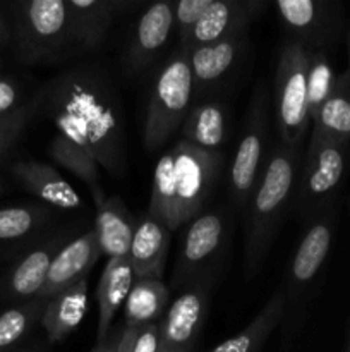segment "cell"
I'll return each mask as SVG.
<instances>
[{
  "instance_id": "2e32d148",
  "label": "cell",
  "mask_w": 350,
  "mask_h": 352,
  "mask_svg": "<svg viewBox=\"0 0 350 352\" xmlns=\"http://www.w3.org/2000/svg\"><path fill=\"white\" fill-rule=\"evenodd\" d=\"M102 256L103 253L100 250L95 227L82 232L81 236H75L55 256L38 299L55 298L65 289L81 282L82 278H88L89 272Z\"/></svg>"
},
{
  "instance_id": "f546056e",
  "label": "cell",
  "mask_w": 350,
  "mask_h": 352,
  "mask_svg": "<svg viewBox=\"0 0 350 352\" xmlns=\"http://www.w3.org/2000/svg\"><path fill=\"white\" fill-rule=\"evenodd\" d=\"M48 299H30L0 313V352L12 351L36 323H41Z\"/></svg>"
},
{
  "instance_id": "7a4b0ae2",
  "label": "cell",
  "mask_w": 350,
  "mask_h": 352,
  "mask_svg": "<svg viewBox=\"0 0 350 352\" xmlns=\"http://www.w3.org/2000/svg\"><path fill=\"white\" fill-rule=\"evenodd\" d=\"M225 167L223 151L180 140L158 158L148 213L172 234L208 208Z\"/></svg>"
},
{
  "instance_id": "6da1fadb",
  "label": "cell",
  "mask_w": 350,
  "mask_h": 352,
  "mask_svg": "<svg viewBox=\"0 0 350 352\" xmlns=\"http://www.w3.org/2000/svg\"><path fill=\"white\" fill-rule=\"evenodd\" d=\"M40 112L58 134L81 146L112 177L127 170L126 124L119 88L102 64L62 71L41 86Z\"/></svg>"
},
{
  "instance_id": "f1b7e54d",
  "label": "cell",
  "mask_w": 350,
  "mask_h": 352,
  "mask_svg": "<svg viewBox=\"0 0 350 352\" xmlns=\"http://www.w3.org/2000/svg\"><path fill=\"white\" fill-rule=\"evenodd\" d=\"M55 210L45 205H14L0 208V244L26 241L50 226Z\"/></svg>"
},
{
  "instance_id": "8fae6325",
  "label": "cell",
  "mask_w": 350,
  "mask_h": 352,
  "mask_svg": "<svg viewBox=\"0 0 350 352\" xmlns=\"http://www.w3.org/2000/svg\"><path fill=\"white\" fill-rule=\"evenodd\" d=\"M250 50L249 33H239L222 41L189 48L194 102L216 100L242 71Z\"/></svg>"
},
{
  "instance_id": "e575fe53",
  "label": "cell",
  "mask_w": 350,
  "mask_h": 352,
  "mask_svg": "<svg viewBox=\"0 0 350 352\" xmlns=\"http://www.w3.org/2000/svg\"><path fill=\"white\" fill-rule=\"evenodd\" d=\"M158 351V323L143 327L137 330L132 352H156Z\"/></svg>"
},
{
  "instance_id": "4fadbf2b",
  "label": "cell",
  "mask_w": 350,
  "mask_h": 352,
  "mask_svg": "<svg viewBox=\"0 0 350 352\" xmlns=\"http://www.w3.org/2000/svg\"><path fill=\"white\" fill-rule=\"evenodd\" d=\"M175 2L161 0L150 3L137 17L124 52V69L127 76L137 78L160 58L161 52L175 33Z\"/></svg>"
},
{
  "instance_id": "44dd1931",
  "label": "cell",
  "mask_w": 350,
  "mask_h": 352,
  "mask_svg": "<svg viewBox=\"0 0 350 352\" xmlns=\"http://www.w3.org/2000/svg\"><path fill=\"white\" fill-rule=\"evenodd\" d=\"M134 280L136 277H134L129 256L110 258L106 261L102 277H100L98 289H96V302H98L96 344L103 342L108 337L113 318H115L117 311L126 305Z\"/></svg>"
},
{
  "instance_id": "603a6c76",
  "label": "cell",
  "mask_w": 350,
  "mask_h": 352,
  "mask_svg": "<svg viewBox=\"0 0 350 352\" xmlns=\"http://www.w3.org/2000/svg\"><path fill=\"white\" fill-rule=\"evenodd\" d=\"M182 140L208 151H222L229 138V112L218 100L192 103L180 127Z\"/></svg>"
},
{
  "instance_id": "30bf717a",
  "label": "cell",
  "mask_w": 350,
  "mask_h": 352,
  "mask_svg": "<svg viewBox=\"0 0 350 352\" xmlns=\"http://www.w3.org/2000/svg\"><path fill=\"white\" fill-rule=\"evenodd\" d=\"M271 124V96L266 81H259L250 96L244 129L229 170L232 206L244 212L259 182L268 158V136Z\"/></svg>"
},
{
  "instance_id": "60d3db41",
  "label": "cell",
  "mask_w": 350,
  "mask_h": 352,
  "mask_svg": "<svg viewBox=\"0 0 350 352\" xmlns=\"http://www.w3.org/2000/svg\"><path fill=\"white\" fill-rule=\"evenodd\" d=\"M3 191V184H2V182H0V192H2Z\"/></svg>"
},
{
  "instance_id": "cb8c5ba5",
  "label": "cell",
  "mask_w": 350,
  "mask_h": 352,
  "mask_svg": "<svg viewBox=\"0 0 350 352\" xmlns=\"http://www.w3.org/2000/svg\"><path fill=\"white\" fill-rule=\"evenodd\" d=\"M88 278L47 301L41 327L50 344L64 342L81 325L88 309Z\"/></svg>"
},
{
  "instance_id": "b9f144b4",
  "label": "cell",
  "mask_w": 350,
  "mask_h": 352,
  "mask_svg": "<svg viewBox=\"0 0 350 352\" xmlns=\"http://www.w3.org/2000/svg\"><path fill=\"white\" fill-rule=\"evenodd\" d=\"M23 352H38L36 349H30V351H23Z\"/></svg>"
},
{
  "instance_id": "9a60e30c",
  "label": "cell",
  "mask_w": 350,
  "mask_h": 352,
  "mask_svg": "<svg viewBox=\"0 0 350 352\" xmlns=\"http://www.w3.org/2000/svg\"><path fill=\"white\" fill-rule=\"evenodd\" d=\"M72 234L74 227H62L26 251L7 272L3 278V294L19 302L38 298L55 256L69 241L74 239Z\"/></svg>"
},
{
  "instance_id": "8d00e7d4",
  "label": "cell",
  "mask_w": 350,
  "mask_h": 352,
  "mask_svg": "<svg viewBox=\"0 0 350 352\" xmlns=\"http://www.w3.org/2000/svg\"><path fill=\"white\" fill-rule=\"evenodd\" d=\"M120 332H122V327H120V329H117V330H113V332L110 330L108 337H106L103 342L95 344V347H93L91 352H113V351H115L117 342H119Z\"/></svg>"
},
{
  "instance_id": "4dcf8cb0",
  "label": "cell",
  "mask_w": 350,
  "mask_h": 352,
  "mask_svg": "<svg viewBox=\"0 0 350 352\" xmlns=\"http://www.w3.org/2000/svg\"><path fill=\"white\" fill-rule=\"evenodd\" d=\"M309 48V47H307ZM336 76L333 65L329 62L325 50L309 48V65H307V105L311 122L318 116L323 103L328 100L335 88Z\"/></svg>"
},
{
  "instance_id": "9c48e42d",
  "label": "cell",
  "mask_w": 350,
  "mask_h": 352,
  "mask_svg": "<svg viewBox=\"0 0 350 352\" xmlns=\"http://www.w3.org/2000/svg\"><path fill=\"white\" fill-rule=\"evenodd\" d=\"M309 48L301 41L281 45L275 72V122L278 141L290 148H302L311 129L307 105Z\"/></svg>"
},
{
  "instance_id": "4316f807",
  "label": "cell",
  "mask_w": 350,
  "mask_h": 352,
  "mask_svg": "<svg viewBox=\"0 0 350 352\" xmlns=\"http://www.w3.org/2000/svg\"><path fill=\"white\" fill-rule=\"evenodd\" d=\"M311 133L350 148V76H336L335 88L311 122Z\"/></svg>"
},
{
  "instance_id": "7c38bea8",
  "label": "cell",
  "mask_w": 350,
  "mask_h": 352,
  "mask_svg": "<svg viewBox=\"0 0 350 352\" xmlns=\"http://www.w3.org/2000/svg\"><path fill=\"white\" fill-rule=\"evenodd\" d=\"M211 292V285H198L170 301L158 323L156 352H196L208 320Z\"/></svg>"
},
{
  "instance_id": "d6a6232c",
  "label": "cell",
  "mask_w": 350,
  "mask_h": 352,
  "mask_svg": "<svg viewBox=\"0 0 350 352\" xmlns=\"http://www.w3.org/2000/svg\"><path fill=\"white\" fill-rule=\"evenodd\" d=\"M211 2L213 0H178L175 2L174 23L178 45L184 43V40L194 30V26L199 23L202 14L208 10Z\"/></svg>"
},
{
  "instance_id": "ba28073f",
  "label": "cell",
  "mask_w": 350,
  "mask_h": 352,
  "mask_svg": "<svg viewBox=\"0 0 350 352\" xmlns=\"http://www.w3.org/2000/svg\"><path fill=\"white\" fill-rule=\"evenodd\" d=\"M349 155V146L311 133L290 206L302 223L311 222L336 205V192L347 172Z\"/></svg>"
},
{
  "instance_id": "83f0119b",
  "label": "cell",
  "mask_w": 350,
  "mask_h": 352,
  "mask_svg": "<svg viewBox=\"0 0 350 352\" xmlns=\"http://www.w3.org/2000/svg\"><path fill=\"white\" fill-rule=\"evenodd\" d=\"M48 153L54 158L55 164H58L60 167H64L65 170L71 172L72 175L79 179L81 182H84L86 188L89 189L93 196V203L98 205L103 199L106 198L105 191L102 188V182H100V172L95 158L89 153H86L81 146H78L75 143L69 141L67 138L57 136L50 141L48 144Z\"/></svg>"
},
{
  "instance_id": "ab89813d",
  "label": "cell",
  "mask_w": 350,
  "mask_h": 352,
  "mask_svg": "<svg viewBox=\"0 0 350 352\" xmlns=\"http://www.w3.org/2000/svg\"><path fill=\"white\" fill-rule=\"evenodd\" d=\"M345 352H350V332H349V339H347V349Z\"/></svg>"
},
{
  "instance_id": "277c9868",
  "label": "cell",
  "mask_w": 350,
  "mask_h": 352,
  "mask_svg": "<svg viewBox=\"0 0 350 352\" xmlns=\"http://www.w3.org/2000/svg\"><path fill=\"white\" fill-rule=\"evenodd\" d=\"M336 227V205L305 223V230L288 263L281 289L285 292V315L281 320V340L290 346L307 320L309 305L314 296L321 272L331 250Z\"/></svg>"
},
{
  "instance_id": "e0dca14e",
  "label": "cell",
  "mask_w": 350,
  "mask_h": 352,
  "mask_svg": "<svg viewBox=\"0 0 350 352\" xmlns=\"http://www.w3.org/2000/svg\"><path fill=\"white\" fill-rule=\"evenodd\" d=\"M257 0H213L194 30L178 47L194 48L201 45L216 43L239 33H249L253 17L259 7Z\"/></svg>"
},
{
  "instance_id": "7402d4cb",
  "label": "cell",
  "mask_w": 350,
  "mask_h": 352,
  "mask_svg": "<svg viewBox=\"0 0 350 352\" xmlns=\"http://www.w3.org/2000/svg\"><path fill=\"white\" fill-rule=\"evenodd\" d=\"M95 230L98 234L100 250L105 256L127 258L132 246L136 222L132 213L119 196L105 198L95 205Z\"/></svg>"
},
{
  "instance_id": "d4e9b609",
  "label": "cell",
  "mask_w": 350,
  "mask_h": 352,
  "mask_svg": "<svg viewBox=\"0 0 350 352\" xmlns=\"http://www.w3.org/2000/svg\"><path fill=\"white\" fill-rule=\"evenodd\" d=\"M285 315V292L280 287L273 292L261 311L237 336L223 340L209 352H261L271 333L281 325Z\"/></svg>"
},
{
  "instance_id": "d590c367",
  "label": "cell",
  "mask_w": 350,
  "mask_h": 352,
  "mask_svg": "<svg viewBox=\"0 0 350 352\" xmlns=\"http://www.w3.org/2000/svg\"><path fill=\"white\" fill-rule=\"evenodd\" d=\"M137 330L127 329V327L122 325V332H120L119 342H117V347L113 352H132L134 342H136Z\"/></svg>"
},
{
  "instance_id": "ac0fdd59",
  "label": "cell",
  "mask_w": 350,
  "mask_h": 352,
  "mask_svg": "<svg viewBox=\"0 0 350 352\" xmlns=\"http://www.w3.org/2000/svg\"><path fill=\"white\" fill-rule=\"evenodd\" d=\"M134 6L130 0H67L79 52L98 50L105 43L113 21Z\"/></svg>"
},
{
  "instance_id": "1f68e13d",
  "label": "cell",
  "mask_w": 350,
  "mask_h": 352,
  "mask_svg": "<svg viewBox=\"0 0 350 352\" xmlns=\"http://www.w3.org/2000/svg\"><path fill=\"white\" fill-rule=\"evenodd\" d=\"M41 102H43V91L40 88L30 100L21 103L16 110L0 117V157H3L17 143L27 124L40 112Z\"/></svg>"
},
{
  "instance_id": "3957f363",
  "label": "cell",
  "mask_w": 350,
  "mask_h": 352,
  "mask_svg": "<svg viewBox=\"0 0 350 352\" xmlns=\"http://www.w3.org/2000/svg\"><path fill=\"white\" fill-rule=\"evenodd\" d=\"M302 165V148L275 141L270 148L259 182L246 210V275L254 278L263 272L285 215L292 206Z\"/></svg>"
},
{
  "instance_id": "ffe728a7",
  "label": "cell",
  "mask_w": 350,
  "mask_h": 352,
  "mask_svg": "<svg viewBox=\"0 0 350 352\" xmlns=\"http://www.w3.org/2000/svg\"><path fill=\"white\" fill-rule=\"evenodd\" d=\"M170 241V230L150 213H144L137 220L129 253L136 280H143V278H161L163 280Z\"/></svg>"
},
{
  "instance_id": "74e56055",
  "label": "cell",
  "mask_w": 350,
  "mask_h": 352,
  "mask_svg": "<svg viewBox=\"0 0 350 352\" xmlns=\"http://www.w3.org/2000/svg\"><path fill=\"white\" fill-rule=\"evenodd\" d=\"M10 38H12V30H10L9 24H7L3 14L0 12V48L7 47L10 41Z\"/></svg>"
},
{
  "instance_id": "5b68a950",
  "label": "cell",
  "mask_w": 350,
  "mask_h": 352,
  "mask_svg": "<svg viewBox=\"0 0 350 352\" xmlns=\"http://www.w3.org/2000/svg\"><path fill=\"white\" fill-rule=\"evenodd\" d=\"M232 248V219L225 208H206L185 226L168 289L184 292L211 285L225 270Z\"/></svg>"
},
{
  "instance_id": "836d02e7",
  "label": "cell",
  "mask_w": 350,
  "mask_h": 352,
  "mask_svg": "<svg viewBox=\"0 0 350 352\" xmlns=\"http://www.w3.org/2000/svg\"><path fill=\"white\" fill-rule=\"evenodd\" d=\"M21 98V89L17 81L9 76H0V117L16 110Z\"/></svg>"
},
{
  "instance_id": "5bb4252c",
  "label": "cell",
  "mask_w": 350,
  "mask_h": 352,
  "mask_svg": "<svg viewBox=\"0 0 350 352\" xmlns=\"http://www.w3.org/2000/svg\"><path fill=\"white\" fill-rule=\"evenodd\" d=\"M275 10L292 40L314 50H325L340 31L336 3L328 0H278Z\"/></svg>"
},
{
  "instance_id": "8992f818",
  "label": "cell",
  "mask_w": 350,
  "mask_h": 352,
  "mask_svg": "<svg viewBox=\"0 0 350 352\" xmlns=\"http://www.w3.org/2000/svg\"><path fill=\"white\" fill-rule=\"evenodd\" d=\"M12 38L24 64H55L79 55L67 0H23L12 6Z\"/></svg>"
},
{
  "instance_id": "f35d334b",
  "label": "cell",
  "mask_w": 350,
  "mask_h": 352,
  "mask_svg": "<svg viewBox=\"0 0 350 352\" xmlns=\"http://www.w3.org/2000/svg\"><path fill=\"white\" fill-rule=\"evenodd\" d=\"M347 72H349L350 76V40H349V67H347Z\"/></svg>"
},
{
  "instance_id": "52a82bcc",
  "label": "cell",
  "mask_w": 350,
  "mask_h": 352,
  "mask_svg": "<svg viewBox=\"0 0 350 352\" xmlns=\"http://www.w3.org/2000/svg\"><path fill=\"white\" fill-rule=\"evenodd\" d=\"M194 103L187 48L177 47L154 72L144 116V150L154 153L182 127Z\"/></svg>"
},
{
  "instance_id": "484cf974",
  "label": "cell",
  "mask_w": 350,
  "mask_h": 352,
  "mask_svg": "<svg viewBox=\"0 0 350 352\" xmlns=\"http://www.w3.org/2000/svg\"><path fill=\"white\" fill-rule=\"evenodd\" d=\"M170 306V289L161 278L134 280L124 305V327L139 330L160 323Z\"/></svg>"
},
{
  "instance_id": "d6986e66",
  "label": "cell",
  "mask_w": 350,
  "mask_h": 352,
  "mask_svg": "<svg viewBox=\"0 0 350 352\" xmlns=\"http://www.w3.org/2000/svg\"><path fill=\"white\" fill-rule=\"evenodd\" d=\"M10 174L26 191L40 198L51 208H86V203L82 201L79 192L51 165L36 160L16 162L10 165Z\"/></svg>"
}]
</instances>
